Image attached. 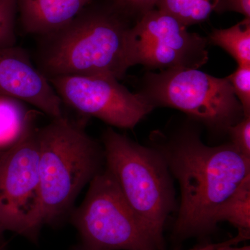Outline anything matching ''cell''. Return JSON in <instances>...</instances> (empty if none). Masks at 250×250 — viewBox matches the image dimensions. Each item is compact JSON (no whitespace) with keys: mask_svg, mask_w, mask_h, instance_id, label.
I'll use <instances>...</instances> for the list:
<instances>
[{"mask_svg":"<svg viewBox=\"0 0 250 250\" xmlns=\"http://www.w3.org/2000/svg\"><path fill=\"white\" fill-rule=\"evenodd\" d=\"M17 0H0V47L16 45Z\"/></svg>","mask_w":250,"mask_h":250,"instance_id":"obj_16","label":"cell"},{"mask_svg":"<svg viewBox=\"0 0 250 250\" xmlns=\"http://www.w3.org/2000/svg\"><path fill=\"white\" fill-rule=\"evenodd\" d=\"M0 225L36 241L42 228L39 146L34 126L0 159Z\"/></svg>","mask_w":250,"mask_h":250,"instance_id":"obj_7","label":"cell"},{"mask_svg":"<svg viewBox=\"0 0 250 250\" xmlns=\"http://www.w3.org/2000/svg\"><path fill=\"white\" fill-rule=\"evenodd\" d=\"M141 94L154 107L176 108L215 129L228 130L244 117L228 78L198 69L179 67L148 73Z\"/></svg>","mask_w":250,"mask_h":250,"instance_id":"obj_6","label":"cell"},{"mask_svg":"<svg viewBox=\"0 0 250 250\" xmlns=\"http://www.w3.org/2000/svg\"><path fill=\"white\" fill-rule=\"evenodd\" d=\"M3 150H0V159L2 155ZM4 230L0 225V250H5V242L4 239Z\"/></svg>","mask_w":250,"mask_h":250,"instance_id":"obj_22","label":"cell"},{"mask_svg":"<svg viewBox=\"0 0 250 250\" xmlns=\"http://www.w3.org/2000/svg\"><path fill=\"white\" fill-rule=\"evenodd\" d=\"M160 0H117V2L125 7L142 11L143 14L154 9Z\"/></svg>","mask_w":250,"mask_h":250,"instance_id":"obj_20","label":"cell"},{"mask_svg":"<svg viewBox=\"0 0 250 250\" xmlns=\"http://www.w3.org/2000/svg\"><path fill=\"white\" fill-rule=\"evenodd\" d=\"M227 78L241 104L244 116H250V65H238Z\"/></svg>","mask_w":250,"mask_h":250,"instance_id":"obj_17","label":"cell"},{"mask_svg":"<svg viewBox=\"0 0 250 250\" xmlns=\"http://www.w3.org/2000/svg\"><path fill=\"white\" fill-rule=\"evenodd\" d=\"M209 41L226 51L238 65H250V18H245L228 29H214Z\"/></svg>","mask_w":250,"mask_h":250,"instance_id":"obj_14","label":"cell"},{"mask_svg":"<svg viewBox=\"0 0 250 250\" xmlns=\"http://www.w3.org/2000/svg\"><path fill=\"white\" fill-rule=\"evenodd\" d=\"M207 42L166 11L149 10L130 29V62L131 67L142 65L161 70L198 69L208 62Z\"/></svg>","mask_w":250,"mask_h":250,"instance_id":"obj_8","label":"cell"},{"mask_svg":"<svg viewBox=\"0 0 250 250\" xmlns=\"http://www.w3.org/2000/svg\"><path fill=\"white\" fill-rule=\"evenodd\" d=\"M103 141L106 170L163 250L164 225L173 203L164 157L111 128L104 133Z\"/></svg>","mask_w":250,"mask_h":250,"instance_id":"obj_4","label":"cell"},{"mask_svg":"<svg viewBox=\"0 0 250 250\" xmlns=\"http://www.w3.org/2000/svg\"><path fill=\"white\" fill-rule=\"evenodd\" d=\"M216 11H231L250 18V0H221Z\"/></svg>","mask_w":250,"mask_h":250,"instance_id":"obj_19","label":"cell"},{"mask_svg":"<svg viewBox=\"0 0 250 250\" xmlns=\"http://www.w3.org/2000/svg\"><path fill=\"white\" fill-rule=\"evenodd\" d=\"M34 118L23 102L0 95V150L14 146L33 127Z\"/></svg>","mask_w":250,"mask_h":250,"instance_id":"obj_12","label":"cell"},{"mask_svg":"<svg viewBox=\"0 0 250 250\" xmlns=\"http://www.w3.org/2000/svg\"><path fill=\"white\" fill-rule=\"evenodd\" d=\"M42 225L57 223L99 172L100 150L84 130L65 117L38 129Z\"/></svg>","mask_w":250,"mask_h":250,"instance_id":"obj_3","label":"cell"},{"mask_svg":"<svg viewBox=\"0 0 250 250\" xmlns=\"http://www.w3.org/2000/svg\"><path fill=\"white\" fill-rule=\"evenodd\" d=\"M227 221L238 229L239 236L248 239L250 231V174L221 204L213 216L215 225Z\"/></svg>","mask_w":250,"mask_h":250,"instance_id":"obj_13","label":"cell"},{"mask_svg":"<svg viewBox=\"0 0 250 250\" xmlns=\"http://www.w3.org/2000/svg\"><path fill=\"white\" fill-rule=\"evenodd\" d=\"M235 243H229V244H227L225 245V246L220 247V248H217V249L215 250H250V248L249 246L244 247V248H230V246H231V245L232 244H235Z\"/></svg>","mask_w":250,"mask_h":250,"instance_id":"obj_21","label":"cell"},{"mask_svg":"<svg viewBox=\"0 0 250 250\" xmlns=\"http://www.w3.org/2000/svg\"><path fill=\"white\" fill-rule=\"evenodd\" d=\"M94 0H17L26 33L41 37L70 24Z\"/></svg>","mask_w":250,"mask_h":250,"instance_id":"obj_11","label":"cell"},{"mask_svg":"<svg viewBox=\"0 0 250 250\" xmlns=\"http://www.w3.org/2000/svg\"><path fill=\"white\" fill-rule=\"evenodd\" d=\"M47 80L62 103L116 127L133 129L154 108L143 95L131 93L113 77L64 75Z\"/></svg>","mask_w":250,"mask_h":250,"instance_id":"obj_9","label":"cell"},{"mask_svg":"<svg viewBox=\"0 0 250 250\" xmlns=\"http://www.w3.org/2000/svg\"><path fill=\"white\" fill-rule=\"evenodd\" d=\"M221 0H160L157 9L177 18L184 25L204 22L216 11Z\"/></svg>","mask_w":250,"mask_h":250,"instance_id":"obj_15","label":"cell"},{"mask_svg":"<svg viewBox=\"0 0 250 250\" xmlns=\"http://www.w3.org/2000/svg\"><path fill=\"white\" fill-rule=\"evenodd\" d=\"M0 95L30 104L52 119L63 117L62 100L49 80L18 46L0 47Z\"/></svg>","mask_w":250,"mask_h":250,"instance_id":"obj_10","label":"cell"},{"mask_svg":"<svg viewBox=\"0 0 250 250\" xmlns=\"http://www.w3.org/2000/svg\"><path fill=\"white\" fill-rule=\"evenodd\" d=\"M227 131L230 135L231 145L243 155L250 157V116H244Z\"/></svg>","mask_w":250,"mask_h":250,"instance_id":"obj_18","label":"cell"},{"mask_svg":"<svg viewBox=\"0 0 250 250\" xmlns=\"http://www.w3.org/2000/svg\"><path fill=\"white\" fill-rule=\"evenodd\" d=\"M89 5L65 27L39 37L36 67L47 79L100 75L119 80L131 67V27L113 12Z\"/></svg>","mask_w":250,"mask_h":250,"instance_id":"obj_2","label":"cell"},{"mask_svg":"<svg viewBox=\"0 0 250 250\" xmlns=\"http://www.w3.org/2000/svg\"><path fill=\"white\" fill-rule=\"evenodd\" d=\"M180 186L182 200L176 233L189 236L211 229L217 208L250 174V157L232 145L206 146L187 134L167 154Z\"/></svg>","mask_w":250,"mask_h":250,"instance_id":"obj_1","label":"cell"},{"mask_svg":"<svg viewBox=\"0 0 250 250\" xmlns=\"http://www.w3.org/2000/svg\"><path fill=\"white\" fill-rule=\"evenodd\" d=\"M71 222L81 238L77 250H160L107 170L90 181Z\"/></svg>","mask_w":250,"mask_h":250,"instance_id":"obj_5","label":"cell"}]
</instances>
